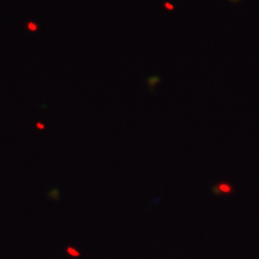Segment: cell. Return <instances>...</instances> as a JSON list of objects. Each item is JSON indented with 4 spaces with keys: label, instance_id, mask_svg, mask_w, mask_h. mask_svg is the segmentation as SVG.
<instances>
[{
    "label": "cell",
    "instance_id": "cell-2",
    "mask_svg": "<svg viewBox=\"0 0 259 259\" xmlns=\"http://www.w3.org/2000/svg\"><path fill=\"white\" fill-rule=\"evenodd\" d=\"M232 2H238V0H232Z\"/></svg>",
    "mask_w": 259,
    "mask_h": 259
},
{
    "label": "cell",
    "instance_id": "cell-1",
    "mask_svg": "<svg viewBox=\"0 0 259 259\" xmlns=\"http://www.w3.org/2000/svg\"><path fill=\"white\" fill-rule=\"evenodd\" d=\"M67 253L72 255V257H79V252L77 251L76 248H73V247H69V248H67Z\"/></svg>",
    "mask_w": 259,
    "mask_h": 259
}]
</instances>
